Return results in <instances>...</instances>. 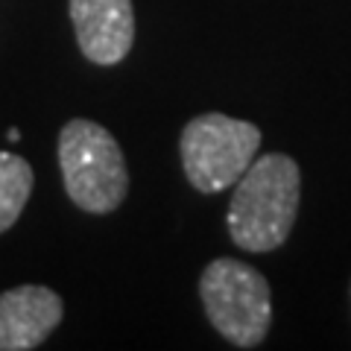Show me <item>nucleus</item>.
<instances>
[{"instance_id": "obj_1", "label": "nucleus", "mask_w": 351, "mask_h": 351, "mask_svg": "<svg viewBox=\"0 0 351 351\" xmlns=\"http://www.w3.org/2000/svg\"><path fill=\"white\" fill-rule=\"evenodd\" d=\"M228 234L246 252H272L290 237L302 199L299 164L284 152H267L234 182Z\"/></svg>"}, {"instance_id": "obj_2", "label": "nucleus", "mask_w": 351, "mask_h": 351, "mask_svg": "<svg viewBox=\"0 0 351 351\" xmlns=\"http://www.w3.org/2000/svg\"><path fill=\"white\" fill-rule=\"evenodd\" d=\"M59 167L64 193L88 214H108L126 199L129 170L123 149L106 126L68 120L59 132Z\"/></svg>"}, {"instance_id": "obj_3", "label": "nucleus", "mask_w": 351, "mask_h": 351, "mask_svg": "<svg viewBox=\"0 0 351 351\" xmlns=\"http://www.w3.org/2000/svg\"><path fill=\"white\" fill-rule=\"evenodd\" d=\"M205 313L219 337L237 348L263 343L272 322V293L255 267L234 258H217L199 278Z\"/></svg>"}, {"instance_id": "obj_4", "label": "nucleus", "mask_w": 351, "mask_h": 351, "mask_svg": "<svg viewBox=\"0 0 351 351\" xmlns=\"http://www.w3.org/2000/svg\"><path fill=\"white\" fill-rule=\"evenodd\" d=\"M261 129L219 112L193 117L182 129L179 152L188 182L202 193H219L240 179L258 156Z\"/></svg>"}, {"instance_id": "obj_5", "label": "nucleus", "mask_w": 351, "mask_h": 351, "mask_svg": "<svg viewBox=\"0 0 351 351\" xmlns=\"http://www.w3.org/2000/svg\"><path fill=\"white\" fill-rule=\"evenodd\" d=\"M71 21L85 59L94 64H117L135 44L132 0H71Z\"/></svg>"}, {"instance_id": "obj_6", "label": "nucleus", "mask_w": 351, "mask_h": 351, "mask_svg": "<svg viewBox=\"0 0 351 351\" xmlns=\"http://www.w3.org/2000/svg\"><path fill=\"white\" fill-rule=\"evenodd\" d=\"M64 316L62 295L24 284L0 293V351H29L47 339Z\"/></svg>"}, {"instance_id": "obj_7", "label": "nucleus", "mask_w": 351, "mask_h": 351, "mask_svg": "<svg viewBox=\"0 0 351 351\" xmlns=\"http://www.w3.org/2000/svg\"><path fill=\"white\" fill-rule=\"evenodd\" d=\"M32 182L36 176H32L27 158L15 156V152H0V234L9 232L24 214Z\"/></svg>"}, {"instance_id": "obj_8", "label": "nucleus", "mask_w": 351, "mask_h": 351, "mask_svg": "<svg viewBox=\"0 0 351 351\" xmlns=\"http://www.w3.org/2000/svg\"><path fill=\"white\" fill-rule=\"evenodd\" d=\"M9 141H12V144H15V141H21V132L18 129H9Z\"/></svg>"}]
</instances>
